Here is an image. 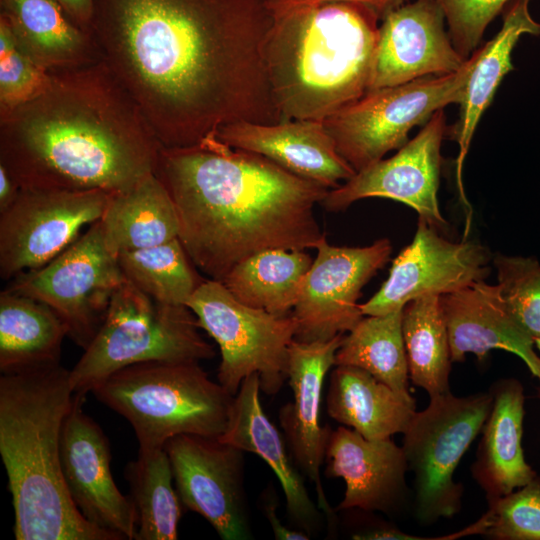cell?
I'll list each match as a JSON object with an SVG mask.
<instances>
[{
	"label": "cell",
	"mask_w": 540,
	"mask_h": 540,
	"mask_svg": "<svg viewBox=\"0 0 540 540\" xmlns=\"http://www.w3.org/2000/svg\"><path fill=\"white\" fill-rule=\"evenodd\" d=\"M263 0H94L101 60L162 147L200 144L229 123H276Z\"/></svg>",
	"instance_id": "cell-1"
},
{
	"label": "cell",
	"mask_w": 540,
	"mask_h": 540,
	"mask_svg": "<svg viewBox=\"0 0 540 540\" xmlns=\"http://www.w3.org/2000/svg\"><path fill=\"white\" fill-rule=\"evenodd\" d=\"M161 147L101 59L48 72L0 112V164L21 189L123 191L156 172Z\"/></svg>",
	"instance_id": "cell-2"
},
{
	"label": "cell",
	"mask_w": 540,
	"mask_h": 540,
	"mask_svg": "<svg viewBox=\"0 0 540 540\" xmlns=\"http://www.w3.org/2000/svg\"><path fill=\"white\" fill-rule=\"evenodd\" d=\"M155 173L174 202L180 242L210 279L222 282L261 251L315 249L324 238L314 209L330 189L215 134L161 147Z\"/></svg>",
	"instance_id": "cell-3"
},
{
	"label": "cell",
	"mask_w": 540,
	"mask_h": 540,
	"mask_svg": "<svg viewBox=\"0 0 540 540\" xmlns=\"http://www.w3.org/2000/svg\"><path fill=\"white\" fill-rule=\"evenodd\" d=\"M69 374L60 363L0 377V455L16 540H118L85 519L65 486L60 438L75 399Z\"/></svg>",
	"instance_id": "cell-4"
},
{
	"label": "cell",
	"mask_w": 540,
	"mask_h": 540,
	"mask_svg": "<svg viewBox=\"0 0 540 540\" xmlns=\"http://www.w3.org/2000/svg\"><path fill=\"white\" fill-rule=\"evenodd\" d=\"M264 62L282 120L323 122L368 90L380 18L349 2L272 13Z\"/></svg>",
	"instance_id": "cell-5"
},
{
	"label": "cell",
	"mask_w": 540,
	"mask_h": 540,
	"mask_svg": "<svg viewBox=\"0 0 540 540\" xmlns=\"http://www.w3.org/2000/svg\"><path fill=\"white\" fill-rule=\"evenodd\" d=\"M91 392L130 423L139 449L164 448L183 434L219 438L234 397L194 361L133 364Z\"/></svg>",
	"instance_id": "cell-6"
},
{
	"label": "cell",
	"mask_w": 540,
	"mask_h": 540,
	"mask_svg": "<svg viewBox=\"0 0 540 540\" xmlns=\"http://www.w3.org/2000/svg\"><path fill=\"white\" fill-rule=\"evenodd\" d=\"M185 305L161 303L126 281L115 291L105 318L70 370L74 394L85 396L112 373L152 361L200 362L215 357Z\"/></svg>",
	"instance_id": "cell-7"
},
{
	"label": "cell",
	"mask_w": 540,
	"mask_h": 540,
	"mask_svg": "<svg viewBox=\"0 0 540 540\" xmlns=\"http://www.w3.org/2000/svg\"><path fill=\"white\" fill-rule=\"evenodd\" d=\"M473 64L472 54L456 72L367 91L323 121L337 152L358 172L400 149L412 128L461 102Z\"/></svg>",
	"instance_id": "cell-8"
},
{
	"label": "cell",
	"mask_w": 540,
	"mask_h": 540,
	"mask_svg": "<svg viewBox=\"0 0 540 540\" xmlns=\"http://www.w3.org/2000/svg\"><path fill=\"white\" fill-rule=\"evenodd\" d=\"M493 395L457 397L447 392L430 398L404 431L402 449L413 473L414 515L422 525L459 512L463 486L454 472L491 411Z\"/></svg>",
	"instance_id": "cell-9"
},
{
	"label": "cell",
	"mask_w": 540,
	"mask_h": 540,
	"mask_svg": "<svg viewBox=\"0 0 540 540\" xmlns=\"http://www.w3.org/2000/svg\"><path fill=\"white\" fill-rule=\"evenodd\" d=\"M186 306L217 343L218 382L231 395L253 373L259 375L262 392H279L287 379L289 347L295 337L292 314L278 316L244 305L213 279H205Z\"/></svg>",
	"instance_id": "cell-10"
},
{
	"label": "cell",
	"mask_w": 540,
	"mask_h": 540,
	"mask_svg": "<svg viewBox=\"0 0 540 540\" xmlns=\"http://www.w3.org/2000/svg\"><path fill=\"white\" fill-rule=\"evenodd\" d=\"M126 281L106 246L100 220L44 266L24 271L5 289L47 304L83 350L98 332L115 291Z\"/></svg>",
	"instance_id": "cell-11"
},
{
	"label": "cell",
	"mask_w": 540,
	"mask_h": 540,
	"mask_svg": "<svg viewBox=\"0 0 540 540\" xmlns=\"http://www.w3.org/2000/svg\"><path fill=\"white\" fill-rule=\"evenodd\" d=\"M111 193L21 189L0 213V277L9 281L38 269L74 243L86 225L101 219Z\"/></svg>",
	"instance_id": "cell-12"
},
{
	"label": "cell",
	"mask_w": 540,
	"mask_h": 540,
	"mask_svg": "<svg viewBox=\"0 0 540 540\" xmlns=\"http://www.w3.org/2000/svg\"><path fill=\"white\" fill-rule=\"evenodd\" d=\"M293 308L300 342L328 341L349 332L363 317L358 299L365 284L389 260L392 246L383 238L365 247L335 246L325 237Z\"/></svg>",
	"instance_id": "cell-13"
},
{
	"label": "cell",
	"mask_w": 540,
	"mask_h": 540,
	"mask_svg": "<svg viewBox=\"0 0 540 540\" xmlns=\"http://www.w3.org/2000/svg\"><path fill=\"white\" fill-rule=\"evenodd\" d=\"M164 449L181 504L224 540L251 538L244 488V451L219 438L178 435Z\"/></svg>",
	"instance_id": "cell-14"
},
{
	"label": "cell",
	"mask_w": 540,
	"mask_h": 540,
	"mask_svg": "<svg viewBox=\"0 0 540 540\" xmlns=\"http://www.w3.org/2000/svg\"><path fill=\"white\" fill-rule=\"evenodd\" d=\"M446 133L445 113L441 109L395 155L356 172L344 184L330 189L320 204L336 212L364 198H387L411 207L419 219L437 230L445 229L448 224L440 212L437 193Z\"/></svg>",
	"instance_id": "cell-15"
},
{
	"label": "cell",
	"mask_w": 540,
	"mask_h": 540,
	"mask_svg": "<svg viewBox=\"0 0 540 540\" xmlns=\"http://www.w3.org/2000/svg\"><path fill=\"white\" fill-rule=\"evenodd\" d=\"M492 256L483 245L471 241L452 242L436 228L419 219L415 236L393 260L388 278L365 303L364 316L383 315L428 295L442 296L490 273Z\"/></svg>",
	"instance_id": "cell-16"
},
{
	"label": "cell",
	"mask_w": 540,
	"mask_h": 540,
	"mask_svg": "<svg viewBox=\"0 0 540 540\" xmlns=\"http://www.w3.org/2000/svg\"><path fill=\"white\" fill-rule=\"evenodd\" d=\"M85 396L75 394L60 438L63 479L73 503L96 527L118 540L137 535V515L129 496L118 489L111 473L109 440L82 409Z\"/></svg>",
	"instance_id": "cell-17"
},
{
	"label": "cell",
	"mask_w": 540,
	"mask_h": 540,
	"mask_svg": "<svg viewBox=\"0 0 540 540\" xmlns=\"http://www.w3.org/2000/svg\"><path fill=\"white\" fill-rule=\"evenodd\" d=\"M381 21L367 91L450 74L464 65L437 0L407 1Z\"/></svg>",
	"instance_id": "cell-18"
},
{
	"label": "cell",
	"mask_w": 540,
	"mask_h": 540,
	"mask_svg": "<svg viewBox=\"0 0 540 540\" xmlns=\"http://www.w3.org/2000/svg\"><path fill=\"white\" fill-rule=\"evenodd\" d=\"M344 334L328 341L300 342L289 347L287 380L293 401L279 411L280 425L285 433L296 464L315 485L318 508L328 517L334 513L321 484L320 470L325 461L329 427L321 426L320 406L327 372L335 366V355Z\"/></svg>",
	"instance_id": "cell-19"
},
{
	"label": "cell",
	"mask_w": 540,
	"mask_h": 540,
	"mask_svg": "<svg viewBox=\"0 0 540 540\" xmlns=\"http://www.w3.org/2000/svg\"><path fill=\"white\" fill-rule=\"evenodd\" d=\"M325 475L345 481L338 510L396 512L406 501L407 460L391 438L371 440L346 426L331 430Z\"/></svg>",
	"instance_id": "cell-20"
},
{
	"label": "cell",
	"mask_w": 540,
	"mask_h": 540,
	"mask_svg": "<svg viewBox=\"0 0 540 540\" xmlns=\"http://www.w3.org/2000/svg\"><path fill=\"white\" fill-rule=\"evenodd\" d=\"M218 139L233 148L260 154L287 171L328 189L356 172L339 155L324 123L291 119L264 124L237 121L220 127Z\"/></svg>",
	"instance_id": "cell-21"
},
{
	"label": "cell",
	"mask_w": 540,
	"mask_h": 540,
	"mask_svg": "<svg viewBox=\"0 0 540 540\" xmlns=\"http://www.w3.org/2000/svg\"><path fill=\"white\" fill-rule=\"evenodd\" d=\"M440 300L452 362L463 361L467 353L483 360L492 349H502L520 357L540 380L535 342L513 319L498 285L477 281Z\"/></svg>",
	"instance_id": "cell-22"
},
{
	"label": "cell",
	"mask_w": 540,
	"mask_h": 540,
	"mask_svg": "<svg viewBox=\"0 0 540 540\" xmlns=\"http://www.w3.org/2000/svg\"><path fill=\"white\" fill-rule=\"evenodd\" d=\"M260 392L258 373L242 381L233 397L226 430L219 439L266 462L281 484L291 520L311 536L320 528V512L291 462L281 434L265 414Z\"/></svg>",
	"instance_id": "cell-23"
},
{
	"label": "cell",
	"mask_w": 540,
	"mask_h": 540,
	"mask_svg": "<svg viewBox=\"0 0 540 540\" xmlns=\"http://www.w3.org/2000/svg\"><path fill=\"white\" fill-rule=\"evenodd\" d=\"M530 0H512L503 10V22L497 34L474 53L464 95L459 103V118L450 127L449 136L459 146L456 179L460 198L466 207L462 170L475 129L493 100L507 73L513 70L512 52L523 34L540 36V23L529 11Z\"/></svg>",
	"instance_id": "cell-24"
},
{
	"label": "cell",
	"mask_w": 540,
	"mask_h": 540,
	"mask_svg": "<svg viewBox=\"0 0 540 540\" xmlns=\"http://www.w3.org/2000/svg\"><path fill=\"white\" fill-rule=\"evenodd\" d=\"M490 391L493 404L471 467L472 476L488 502L510 494L536 477L524 459L521 445L524 416L521 384L515 379H504L494 383Z\"/></svg>",
	"instance_id": "cell-25"
},
{
	"label": "cell",
	"mask_w": 540,
	"mask_h": 540,
	"mask_svg": "<svg viewBox=\"0 0 540 540\" xmlns=\"http://www.w3.org/2000/svg\"><path fill=\"white\" fill-rule=\"evenodd\" d=\"M328 415L371 440L404 433L416 412L410 394L399 393L366 370L335 365L326 396Z\"/></svg>",
	"instance_id": "cell-26"
},
{
	"label": "cell",
	"mask_w": 540,
	"mask_h": 540,
	"mask_svg": "<svg viewBox=\"0 0 540 540\" xmlns=\"http://www.w3.org/2000/svg\"><path fill=\"white\" fill-rule=\"evenodd\" d=\"M1 13L19 46L45 71L100 60L91 35L79 28L55 0H0Z\"/></svg>",
	"instance_id": "cell-27"
},
{
	"label": "cell",
	"mask_w": 540,
	"mask_h": 540,
	"mask_svg": "<svg viewBox=\"0 0 540 540\" xmlns=\"http://www.w3.org/2000/svg\"><path fill=\"white\" fill-rule=\"evenodd\" d=\"M100 222L106 246L115 256L179 237L174 202L156 173L111 193Z\"/></svg>",
	"instance_id": "cell-28"
},
{
	"label": "cell",
	"mask_w": 540,
	"mask_h": 540,
	"mask_svg": "<svg viewBox=\"0 0 540 540\" xmlns=\"http://www.w3.org/2000/svg\"><path fill=\"white\" fill-rule=\"evenodd\" d=\"M68 331L45 303L4 289L0 293V371L20 373L60 364Z\"/></svg>",
	"instance_id": "cell-29"
},
{
	"label": "cell",
	"mask_w": 540,
	"mask_h": 540,
	"mask_svg": "<svg viewBox=\"0 0 540 540\" xmlns=\"http://www.w3.org/2000/svg\"><path fill=\"white\" fill-rule=\"evenodd\" d=\"M312 262L302 250L268 249L241 261L222 283L244 305L286 316L299 299Z\"/></svg>",
	"instance_id": "cell-30"
},
{
	"label": "cell",
	"mask_w": 540,
	"mask_h": 540,
	"mask_svg": "<svg viewBox=\"0 0 540 540\" xmlns=\"http://www.w3.org/2000/svg\"><path fill=\"white\" fill-rule=\"evenodd\" d=\"M124 475L137 515L135 540H176L182 504L165 449H139Z\"/></svg>",
	"instance_id": "cell-31"
},
{
	"label": "cell",
	"mask_w": 540,
	"mask_h": 540,
	"mask_svg": "<svg viewBox=\"0 0 540 540\" xmlns=\"http://www.w3.org/2000/svg\"><path fill=\"white\" fill-rule=\"evenodd\" d=\"M402 330L412 383L430 398L449 392L452 359L440 296H423L407 303Z\"/></svg>",
	"instance_id": "cell-32"
},
{
	"label": "cell",
	"mask_w": 540,
	"mask_h": 540,
	"mask_svg": "<svg viewBox=\"0 0 540 540\" xmlns=\"http://www.w3.org/2000/svg\"><path fill=\"white\" fill-rule=\"evenodd\" d=\"M403 309L363 317L344 335L335 355V365L359 367L393 390L410 394Z\"/></svg>",
	"instance_id": "cell-33"
},
{
	"label": "cell",
	"mask_w": 540,
	"mask_h": 540,
	"mask_svg": "<svg viewBox=\"0 0 540 540\" xmlns=\"http://www.w3.org/2000/svg\"><path fill=\"white\" fill-rule=\"evenodd\" d=\"M117 259L125 278L161 303L186 306L205 281L193 268L179 238L157 246L123 251Z\"/></svg>",
	"instance_id": "cell-34"
},
{
	"label": "cell",
	"mask_w": 540,
	"mask_h": 540,
	"mask_svg": "<svg viewBox=\"0 0 540 540\" xmlns=\"http://www.w3.org/2000/svg\"><path fill=\"white\" fill-rule=\"evenodd\" d=\"M493 264L507 309L535 341L540 338V263L531 257L496 254Z\"/></svg>",
	"instance_id": "cell-35"
},
{
	"label": "cell",
	"mask_w": 540,
	"mask_h": 540,
	"mask_svg": "<svg viewBox=\"0 0 540 540\" xmlns=\"http://www.w3.org/2000/svg\"><path fill=\"white\" fill-rule=\"evenodd\" d=\"M479 534L495 540H540V478L488 502Z\"/></svg>",
	"instance_id": "cell-36"
},
{
	"label": "cell",
	"mask_w": 540,
	"mask_h": 540,
	"mask_svg": "<svg viewBox=\"0 0 540 540\" xmlns=\"http://www.w3.org/2000/svg\"><path fill=\"white\" fill-rule=\"evenodd\" d=\"M451 41L467 60L478 49L487 26L512 0H437Z\"/></svg>",
	"instance_id": "cell-37"
},
{
	"label": "cell",
	"mask_w": 540,
	"mask_h": 540,
	"mask_svg": "<svg viewBox=\"0 0 540 540\" xmlns=\"http://www.w3.org/2000/svg\"><path fill=\"white\" fill-rule=\"evenodd\" d=\"M42 69L19 44L0 55V112L11 109L32 97L47 80Z\"/></svg>",
	"instance_id": "cell-38"
},
{
	"label": "cell",
	"mask_w": 540,
	"mask_h": 540,
	"mask_svg": "<svg viewBox=\"0 0 540 540\" xmlns=\"http://www.w3.org/2000/svg\"><path fill=\"white\" fill-rule=\"evenodd\" d=\"M269 12L275 13L288 7L325 1H342L362 5L373 11L381 18L391 9L407 2L408 0H263Z\"/></svg>",
	"instance_id": "cell-39"
},
{
	"label": "cell",
	"mask_w": 540,
	"mask_h": 540,
	"mask_svg": "<svg viewBox=\"0 0 540 540\" xmlns=\"http://www.w3.org/2000/svg\"><path fill=\"white\" fill-rule=\"evenodd\" d=\"M67 16L82 30L90 34L94 0H55Z\"/></svg>",
	"instance_id": "cell-40"
},
{
	"label": "cell",
	"mask_w": 540,
	"mask_h": 540,
	"mask_svg": "<svg viewBox=\"0 0 540 540\" xmlns=\"http://www.w3.org/2000/svg\"><path fill=\"white\" fill-rule=\"evenodd\" d=\"M276 503L268 499L263 505V511L273 531L275 539L278 540H308L310 535L298 529H291L283 525L276 513Z\"/></svg>",
	"instance_id": "cell-41"
},
{
	"label": "cell",
	"mask_w": 540,
	"mask_h": 540,
	"mask_svg": "<svg viewBox=\"0 0 540 540\" xmlns=\"http://www.w3.org/2000/svg\"><path fill=\"white\" fill-rule=\"evenodd\" d=\"M21 187L0 164V213L8 209L17 199Z\"/></svg>",
	"instance_id": "cell-42"
},
{
	"label": "cell",
	"mask_w": 540,
	"mask_h": 540,
	"mask_svg": "<svg viewBox=\"0 0 540 540\" xmlns=\"http://www.w3.org/2000/svg\"><path fill=\"white\" fill-rule=\"evenodd\" d=\"M535 346L538 348V350L540 351V338L536 339L535 341Z\"/></svg>",
	"instance_id": "cell-43"
}]
</instances>
